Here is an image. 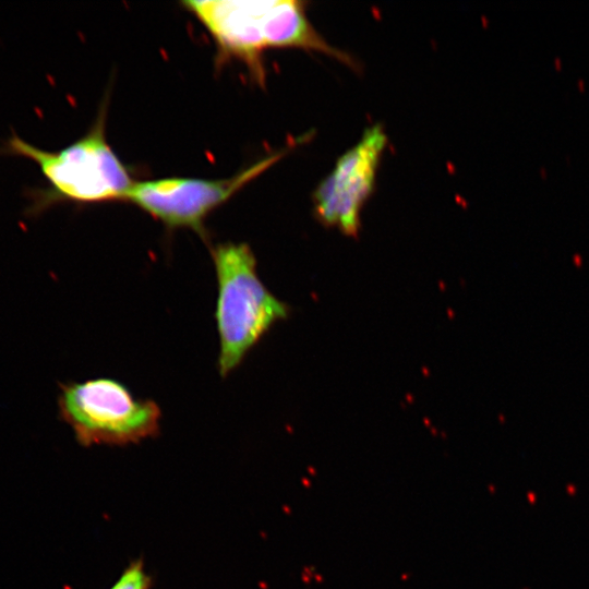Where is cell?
Segmentation results:
<instances>
[{
	"label": "cell",
	"instance_id": "cell-6",
	"mask_svg": "<svg viewBox=\"0 0 589 589\" xmlns=\"http://www.w3.org/2000/svg\"><path fill=\"white\" fill-rule=\"evenodd\" d=\"M386 144L384 130L375 124L337 160L313 193L314 212L321 223L337 227L347 236L357 235Z\"/></svg>",
	"mask_w": 589,
	"mask_h": 589
},
{
	"label": "cell",
	"instance_id": "cell-2",
	"mask_svg": "<svg viewBox=\"0 0 589 589\" xmlns=\"http://www.w3.org/2000/svg\"><path fill=\"white\" fill-rule=\"evenodd\" d=\"M107 100L88 131L58 151H45L12 133L0 147L7 156L36 164L48 187L27 192L26 214L38 216L59 203L125 201L135 181L106 137Z\"/></svg>",
	"mask_w": 589,
	"mask_h": 589
},
{
	"label": "cell",
	"instance_id": "cell-1",
	"mask_svg": "<svg viewBox=\"0 0 589 589\" xmlns=\"http://www.w3.org/2000/svg\"><path fill=\"white\" fill-rule=\"evenodd\" d=\"M181 4L211 35L221 59L244 63L259 83L265 80L263 53L269 48L316 50L353 69L357 65L315 31L302 1L185 0Z\"/></svg>",
	"mask_w": 589,
	"mask_h": 589
},
{
	"label": "cell",
	"instance_id": "cell-5",
	"mask_svg": "<svg viewBox=\"0 0 589 589\" xmlns=\"http://www.w3.org/2000/svg\"><path fill=\"white\" fill-rule=\"evenodd\" d=\"M281 155L268 156L221 179L168 177L135 181L125 202L132 203L169 230L191 229L207 241L205 219Z\"/></svg>",
	"mask_w": 589,
	"mask_h": 589
},
{
	"label": "cell",
	"instance_id": "cell-7",
	"mask_svg": "<svg viewBox=\"0 0 589 589\" xmlns=\"http://www.w3.org/2000/svg\"><path fill=\"white\" fill-rule=\"evenodd\" d=\"M151 577L142 561L132 562L110 589H149Z\"/></svg>",
	"mask_w": 589,
	"mask_h": 589
},
{
	"label": "cell",
	"instance_id": "cell-3",
	"mask_svg": "<svg viewBox=\"0 0 589 589\" xmlns=\"http://www.w3.org/2000/svg\"><path fill=\"white\" fill-rule=\"evenodd\" d=\"M211 255L217 279V369L226 377L277 322L286 318L288 306L261 280L249 244L217 243L212 245Z\"/></svg>",
	"mask_w": 589,
	"mask_h": 589
},
{
	"label": "cell",
	"instance_id": "cell-4",
	"mask_svg": "<svg viewBox=\"0 0 589 589\" xmlns=\"http://www.w3.org/2000/svg\"><path fill=\"white\" fill-rule=\"evenodd\" d=\"M58 408L84 446H123L160 431L159 406L152 399L136 398L123 383L110 377L61 384Z\"/></svg>",
	"mask_w": 589,
	"mask_h": 589
}]
</instances>
